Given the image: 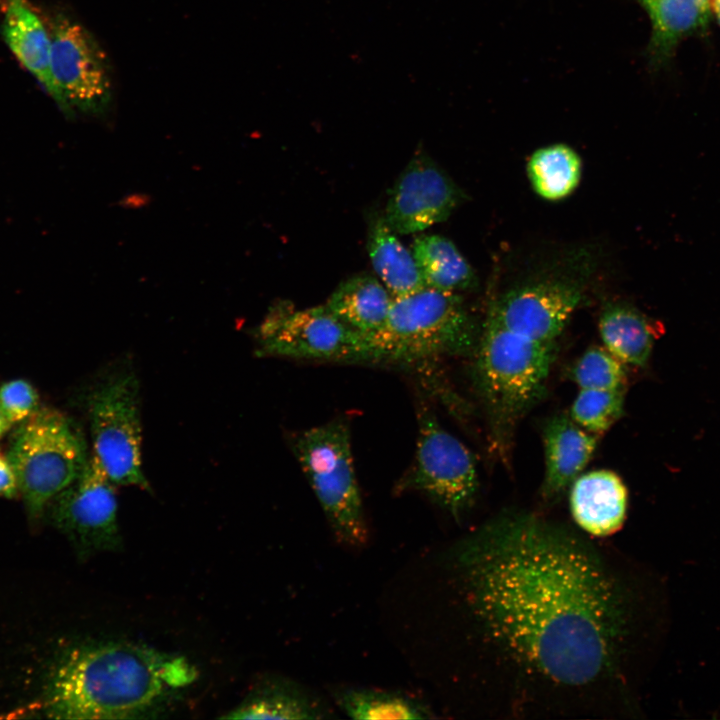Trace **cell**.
I'll return each instance as SVG.
<instances>
[{
    "label": "cell",
    "instance_id": "1",
    "mask_svg": "<svg viewBox=\"0 0 720 720\" xmlns=\"http://www.w3.org/2000/svg\"><path fill=\"white\" fill-rule=\"evenodd\" d=\"M448 688L503 720H616L636 710L644 597L615 545L505 509L441 559Z\"/></svg>",
    "mask_w": 720,
    "mask_h": 720
},
{
    "label": "cell",
    "instance_id": "2",
    "mask_svg": "<svg viewBox=\"0 0 720 720\" xmlns=\"http://www.w3.org/2000/svg\"><path fill=\"white\" fill-rule=\"evenodd\" d=\"M196 670L183 657L128 642L77 647L48 683L44 709L55 719H136L151 716Z\"/></svg>",
    "mask_w": 720,
    "mask_h": 720
},
{
    "label": "cell",
    "instance_id": "3",
    "mask_svg": "<svg viewBox=\"0 0 720 720\" xmlns=\"http://www.w3.org/2000/svg\"><path fill=\"white\" fill-rule=\"evenodd\" d=\"M480 337L460 294L425 286L393 297L384 326L366 336V363L416 365L473 354Z\"/></svg>",
    "mask_w": 720,
    "mask_h": 720
},
{
    "label": "cell",
    "instance_id": "4",
    "mask_svg": "<svg viewBox=\"0 0 720 720\" xmlns=\"http://www.w3.org/2000/svg\"><path fill=\"white\" fill-rule=\"evenodd\" d=\"M555 344L533 341L486 320L474 351V382L497 448L543 396Z\"/></svg>",
    "mask_w": 720,
    "mask_h": 720
},
{
    "label": "cell",
    "instance_id": "5",
    "mask_svg": "<svg viewBox=\"0 0 720 720\" xmlns=\"http://www.w3.org/2000/svg\"><path fill=\"white\" fill-rule=\"evenodd\" d=\"M291 448L336 538L364 544L367 526L348 424L335 419L297 432Z\"/></svg>",
    "mask_w": 720,
    "mask_h": 720
},
{
    "label": "cell",
    "instance_id": "6",
    "mask_svg": "<svg viewBox=\"0 0 720 720\" xmlns=\"http://www.w3.org/2000/svg\"><path fill=\"white\" fill-rule=\"evenodd\" d=\"M7 458L32 517L39 516L81 474L88 461L81 433L66 416L51 408L38 409L22 422Z\"/></svg>",
    "mask_w": 720,
    "mask_h": 720
},
{
    "label": "cell",
    "instance_id": "7",
    "mask_svg": "<svg viewBox=\"0 0 720 720\" xmlns=\"http://www.w3.org/2000/svg\"><path fill=\"white\" fill-rule=\"evenodd\" d=\"M93 457L120 486L149 489L141 462L139 383L128 367L104 373L88 395Z\"/></svg>",
    "mask_w": 720,
    "mask_h": 720
},
{
    "label": "cell",
    "instance_id": "8",
    "mask_svg": "<svg viewBox=\"0 0 720 720\" xmlns=\"http://www.w3.org/2000/svg\"><path fill=\"white\" fill-rule=\"evenodd\" d=\"M417 427L415 455L397 489L421 493L460 522L478 495L475 458L425 405L419 406Z\"/></svg>",
    "mask_w": 720,
    "mask_h": 720
},
{
    "label": "cell",
    "instance_id": "9",
    "mask_svg": "<svg viewBox=\"0 0 720 720\" xmlns=\"http://www.w3.org/2000/svg\"><path fill=\"white\" fill-rule=\"evenodd\" d=\"M259 356L295 360L363 363L366 338L341 322L325 305L272 307L256 331Z\"/></svg>",
    "mask_w": 720,
    "mask_h": 720
},
{
    "label": "cell",
    "instance_id": "10",
    "mask_svg": "<svg viewBox=\"0 0 720 720\" xmlns=\"http://www.w3.org/2000/svg\"><path fill=\"white\" fill-rule=\"evenodd\" d=\"M51 71L64 102V113L102 115L113 97L107 56L94 36L64 14L50 22Z\"/></svg>",
    "mask_w": 720,
    "mask_h": 720
},
{
    "label": "cell",
    "instance_id": "11",
    "mask_svg": "<svg viewBox=\"0 0 720 720\" xmlns=\"http://www.w3.org/2000/svg\"><path fill=\"white\" fill-rule=\"evenodd\" d=\"M115 484L91 456L81 474L51 502V518L79 557L117 551L122 537Z\"/></svg>",
    "mask_w": 720,
    "mask_h": 720
},
{
    "label": "cell",
    "instance_id": "12",
    "mask_svg": "<svg viewBox=\"0 0 720 720\" xmlns=\"http://www.w3.org/2000/svg\"><path fill=\"white\" fill-rule=\"evenodd\" d=\"M582 299V287L575 281H531L500 296L486 320L533 341L555 344Z\"/></svg>",
    "mask_w": 720,
    "mask_h": 720
},
{
    "label": "cell",
    "instance_id": "13",
    "mask_svg": "<svg viewBox=\"0 0 720 720\" xmlns=\"http://www.w3.org/2000/svg\"><path fill=\"white\" fill-rule=\"evenodd\" d=\"M462 199L452 179L428 156L417 154L395 181L383 219L396 234L420 232L446 220Z\"/></svg>",
    "mask_w": 720,
    "mask_h": 720
},
{
    "label": "cell",
    "instance_id": "14",
    "mask_svg": "<svg viewBox=\"0 0 720 720\" xmlns=\"http://www.w3.org/2000/svg\"><path fill=\"white\" fill-rule=\"evenodd\" d=\"M598 443L591 433L571 417L560 414L550 418L543 428L545 472L541 498L550 505L570 488L592 458Z\"/></svg>",
    "mask_w": 720,
    "mask_h": 720
},
{
    "label": "cell",
    "instance_id": "15",
    "mask_svg": "<svg viewBox=\"0 0 720 720\" xmlns=\"http://www.w3.org/2000/svg\"><path fill=\"white\" fill-rule=\"evenodd\" d=\"M569 503L576 526L595 538L615 534L623 526L628 492L622 479L610 470L580 474L570 486Z\"/></svg>",
    "mask_w": 720,
    "mask_h": 720
},
{
    "label": "cell",
    "instance_id": "16",
    "mask_svg": "<svg viewBox=\"0 0 720 720\" xmlns=\"http://www.w3.org/2000/svg\"><path fill=\"white\" fill-rule=\"evenodd\" d=\"M2 12V35L9 49L64 111L51 71L49 29L28 0H3Z\"/></svg>",
    "mask_w": 720,
    "mask_h": 720
},
{
    "label": "cell",
    "instance_id": "17",
    "mask_svg": "<svg viewBox=\"0 0 720 720\" xmlns=\"http://www.w3.org/2000/svg\"><path fill=\"white\" fill-rule=\"evenodd\" d=\"M651 23L646 56L657 69L670 62L679 44L707 31L711 0H637Z\"/></svg>",
    "mask_w": 720,
    "mask_h": 720
},
{
    "label": "cell",
    "instance_id": "18",
    "mask_svg": "<svg viewBox=\"0 0 720 720\" xmlns=\"http://www.w3.org/2000/svg\"><path fill=\"white\" fill-rule=\"evenodd\" d=\"M225 719L315 720L335 718L318 696L299 683L282 677L261 681Z\"/></svg>",
    "mask_w": 720,
    "mask_h": 720
},
{
    "label": "cell",
    "instance_id": "19",
    "mask_svg": "<svg viewBox=\"0 0 720 720\" xmlns=\"http://www.w3.org/2000/svg\"><path fill=\"white\" fill-rule=\"evenodd\" d=\"M392 301L382 282L362 273L341 282L325 306L350 329L369 336L384 326Z\"/></svg>",
    "mask_w": 720,
    "mask_h": 720
},
{
    "label": "cell",
    "instance_id": "20",
    "mask_svg": "<svg viewBox=\"0 0 720 720\" xmlns=\"http://www.w3.org/2000/svg\"><path fill=\"white\" fill-rule=\"evenodd\" d=\"M659 329L639 310L625 303L607 304L599 317V332L605 348L624 364L645 366Z\"/></svg>",
    "mask_w": 720,
    "mask_h": 720
},
{
    "label": "cell",
    "instance_id": "21",
    "mask_svg": "<svg viewBox=\"0 0 720 720\" xmlns=\"http://www.w3.org/2000/svg\"><path fill=\"white\" fill-rule=\"evenodd\" d=\"M411 252L427 287L460 294L477 285L472 267L449 239L421 235Z\"/></svg>",
    "mask_w": 720,
    "mask_h": 720
},
{
    "label": "cell",
    "instance_id": "22",
    "mask_svg": "<svg viewBox=\"0 0 720 720\" xmlns=\"http://www.w3.org/2000/svg\"><path fill=\"white\" fill-rule=\"evenodd\" d=\"M368 251L375 272L393 297L405 296L426 286L412 252L384 219L373 223Z\"/></svg>",
    "mask_w": 720,
    "mask_h": 720
},
{
    "label": "cell",
    "instance_id": "23",
    "mask_svg": "<svg viewBox=\"0 0 720 720\" xmlns=\"http://www.w3.org/2000/svg\"><path fill=\"white\" fill-rule=\"evenodd\" d=\"M333 699L347 717L358 720L431 719L432 709L417 699L398 691L347 687L336 689Z\"/></svg>",
    "mask_w": 720,
    "mask_h": 720
},
{
    "label": "cell",
    "instance_id": "24",
    "mask_svg": "<svg viewBox=\"0 0 720 720\" xmlns=\"http://www.w3.org/2000/svg\"><path fill=\"white\" fill-rule=\"evenodd\" d=\"M582 164L569 146L554 144L536 150L529 158L527 171L535 192L546 200H560L577 187Z\"/></svg>",
    "mask_w": 720,
    "mask_h": 720
},
{
    "label": "cell",
    "instance_id": "25",
    "mask_svg": "<svg viewBox=\"0 0 720 720\" xmlns=\"http://www.w3.org/2000/svg\"><path fill=\"white\" fill-rule=\"evenodd\" d=\"M625 390L580 389L571 406V419L585 430L600 434L624 413Z\"/></svg>",
    "mask_w": 720,
    "mask_h": 720
},
{
    "label": "cell",
    "instance_id": "26",
    "mask_svg": "<svg viewBox=\"0 0 720 720\" xmlns=\"http://www.w3.org/2000/svg\"><path fill=\"white\" fill-rule=\"evenodd\" d=\"M571 377L580 389L625 390L624 363L605 347L587 349L576 361Z\"/></svg>",
    "mask_w": 720,
    "mask_h": 720
},
{
    "label": "cell",
    "instance_id": "27",
    "mask_svg": "<svg viewBox=\"0 0 720 720\" xmlns=\"http://www.w3.org/2000/svg\"><path fill=\"white\" fill-rule=\"evenodd\" d=\"M38 394L24 379H14L0 386V411L10 423L23 422L38 410Z\"/></svg>",
    "mask_w": 720,
    "mask_h": 720
},
{
    "label": "cell",
    "instance_id": "28",
    "mask_svg": "<svg viewBox=\"0 0 720 720\" xmlns=\"http://www.w3.org/2000/svg\"><path fill=\"white\" fill-rule=\"evenodd\" d=\"M19 493L15 471L8 458L0 455V496L13 498Z\"/></svg>",
    "mask_w": 720,
    "mask_h": 720
},
{
    "label": "cell",
    "instance_id": "29",
    "mask_svg": "<svg viewBox=\"0 0 720 720\" xmlns=\"http://www.w3.org/2000/svg\"><path fill=\"white\" fill-rule=\"evenodd\" d=\"M712 17L716 20L720 27V0H711Z\"/></svg>",
    "mask_w": 720,
    "mask_h": 720
},
{
    "label": "cell",
    "instance_id": "30",
    "mask_svg": "<svg viewBox=\"0 0 720 720\" xmlns=\"http://www.w3.org/2000/svg\"><path fill=\"white\" fill-rule=\"evenodd\" d=\"M11 426L12 423H10L0 411V438L4 436Z\"/></svg>",
    "mask_w": 720,
    "mask_h": 720
}]
</instances>
